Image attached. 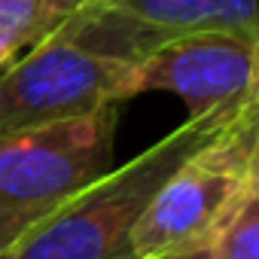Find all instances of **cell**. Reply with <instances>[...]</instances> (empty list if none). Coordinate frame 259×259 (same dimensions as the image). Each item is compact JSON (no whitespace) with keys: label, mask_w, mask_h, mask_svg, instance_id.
Wrapping results in <instances>:
<instances>
[{"label":"cell","mask_w":259,"mask_h":259,"mask_svg":"<svg viewBox=\"0 0 259 259\" xmlns=\"http://www.w3.org/2000/svg\"><path fill=\"white\" fill-rule=\"evenodd\" d=\"M247 104L186 116L122 168H110L89 183L58 213L37 226L7 259H132V232L159 189L186 156L223 132Z\"/></svg>","instance_id":"obj_1"},{"label":"cell","mask_w":259,"mask_h":259,"mask_svg":"<svg viewBox=\"0 0 259 259\" xmlns=\"http://www.w3.org/2000/svg\"><path fill=\"white\" fill-rule=\"evenodd\" d=\"M119 107L0 132V256L113 168Z\"/></svg>","instance_id":"obj_2"},{"label":"cell","mask_w":259,"mask_h":259,"mask_svg":"<svg viewBox=\"0 0 259 259\" xmlns=\"http://www.w3.org/2000/svg\"><path fill=\"white\" fill-rule=\"evenodd\" d=\"M135 61L95 52L61 28L0 67V132L85 116L132 101Z\"/></svg>","instance_id":"obj_3"},{"label":"cell","mask_w":259,"mask_h":259,"mask_svg":"<svg viewBox=\"0 0 259 259\" xmlns=\"http://www.w3.org/2000/svg\"><path fill=\"white\" fill-rule=\"evenodd\" d=\"M259 144V98L223 132L204 141L168 177L132 232V259H147L210 238L220 213L238 192Z\"/></svg>","instance_id":"obj_4"},{"label":"cell","mask_w":259,"mask_h":259,"mask_svg":"<svg viewBox=\"0 0 259 259\" xmlns=\"http://www.w3.org/2000/svg\"><path fill=\"white\" fill-rule=\"evenodd\" d=\"M61 31L128 61L189 31H229L259 43V0H89Z\"/></svg>","instance_id":"obj_5"},{"label":"cell","mask_w":259,"mask_h":259,"mask_svg":"<svg viewBox=\"0 0 259 259\" xmlns=\"http://www.w3.org/2000/svg\"><path fill=\"white\" fill-rule=\"evenodd\" d=\"M132 92H171L186 116L247 104L259 95V43L229 31L177 34L135 61Z\"/></svg>","instance_id":"obj_6"},{"label":"cell","mask_w":259,"mask_h":259,"mask_svg":"<svg viewBox=\"0 0 259 259\" xmlns=\"http://www.w3.org/2000/svg\"><path fill=\"white\" fill-rule=\"evenodd\" d=\"M89 0H0V67L55 34Z\"/></svg>","instance_id":"obj_7"},{"label":"cell","mask_w":259,"mask_h":259,"mask_svg":"<svg viewBox=\"0 0 259 259\" xmlns=\"http://www.w3.org/2000/svg\"><path fill=\"white\" fill-rule=\"evenodd\" d=\"M213 259H259V144L250 168L210 232Z\"/></svg>","instance_id":"obj_8"},{"label":"cell","mask_w":259,"mask_h":259,"mask_svg":"<svg viewBox=\"0 0 259 259\" xmlns=\"http://www.w3.org/2000/svg\"><path fill=\"white\" fill-rule=\"evenodd\" d=\"M147 259H213V247H210V238H204V241L174 247L168 253H156V256H147Z\"/></svg>","instance_id":"obj_9"},{"label":"cell","mask_w":259,"mask_h":259,"mask_svg":"<svg viewBox=\"0 0 259 259\" xmlns=\"http://www.w3.org/2000/svg\"><path fill=\"white\" fill-rule=\"evenodd\" d=\"M0 259H7V256H0Z\"/></svg>","instance_id":"obj_10"}]
</instances>
